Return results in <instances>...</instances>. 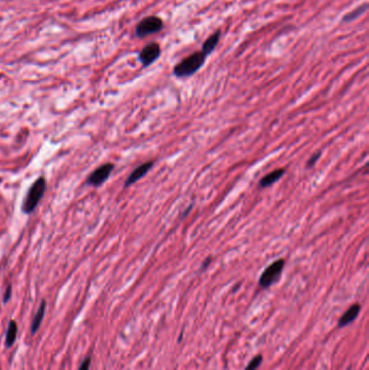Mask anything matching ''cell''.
Wrapping results in <instances>:
<instances>
[{"mask_svg": "<svg viewBox=\"0 0 369 370\" xmlns=\"http://www.w3.org/2000/svg\"><path fill=\"white\" fill-rule=\"evenodd\" d=\"M207 59V56L203 51L192 53L191 56L183 59L180 63L176 64L173 68V74L178 78H186L194 75L196 72L203 67Z\"/></svg>", "mask_w": 369, "mask_h": 370, "instance_id": "1", "label": "cell"}, {"mask_svg": "<svg viewBox=\"0 0 369 370\" xmlns=\"http://www.w3.org/2000/svg\"><path fill=\"white\" fill-rule=\"evenodd\" d=\"M45 190H47V181H45L43 176H40L28 189L24 202H23L22 205V211L25 214L33 213L41 198L43 197Z\"/></svg>", "mask_w": 369, "mask_h": 370, "instance_id": "2", "label": "cell"}, {"mask_svg": "<svg viewBox=\"0 0 369 370\" xmlns=\"http://www.w3.org/2000/svg\"><path fill=\"white\" fill-rule=\"evenodd\" d=\"M163 27H164L163 20L156 17V15H151V17L143 19L139 24H137L135 33L139 38H144L147 36L160 32Z\"/></svg>", "mask_w": 369, "mask_h": 370, "instance_id": "3", "label": "cell"}, {"mask_svg": "<svg viewBox=\"0 0 369 370\" xmlns=\"http://www.w3.org/2000/svg\"><path fill=\"white\" fill-rule=\"evenodd\" d=\"M284 266H285V261L283 259L273 262V263L265 268V271L262 273L260 277L259 285L261 288H268L280 279V276L283 272Z\"/></svg>", "mask_w": 369, "mask_h": 370, "instance_id": "4", "label": "cell"}, {"mask_svg": "<svg viewBox=\"0 0 369 370\" xmlns=\"http://www.w3.org/2000/svg\"><path fill=\"white\" fill-rule=\"evenodd\" d=\"M113 170H114L113 164H104L102 166H100L89 175L87 183L91 185V187H100V185H102L105 181L109 180Z\"/></svg>", "mask_w": 369, "mask_h": 370, "instance_id": "5", "label": "cell"}, {"mask_svg": "<svg viewBox=\"0 0 369 370\" xmlns=\"http://www.w3.org/2000/svg\"><path fill=\"white\" fill-rule=\"evenodd\" d=\"M161 55V50L158 43H150L140 51L139 53V60L142 63L143 66H150L153 64Z\"/></svg>", "mask_w": 369, "mask_h": 370, "instance_id": "6", "label": "cell"}, {"mask_svg": "<svg viewBox=\"0 0 369 370\" xmlns=\"http://www.w3.org/2000/svg\"><path fill=\"white\" fill-rule=\"evenodd\" d=\"M153 165H154L153 161H148V163H144L141 166L137 167L136 169H134L133 172L130 174L129 178L127 179V181L125 183V188L131 187L132 184L136 183L137 181H140L143 176L151 170Z\"/></svg>", "mask_w": 369, "mask_h": 370, "instance_id": "7", "label": "cell"}, {"mask_svg": "<svg viewBox=\"0 0 369 370\" xmlns=\"http://www.w3.org/2000/svg\"><path fill=\"white\" fill-rule=\"evenodd\" d=\"M359 312H360V305L359 304L352 305L349 308V310L341 316L339 321H338V326L342 328V327L350 325V323H352L353 321H354L357 318V316L359 315Z\"/></svg>", "mask_w": 369, "mask_h": 370, "instance_id": "8", "label": "cell"}, {"mask_svg": "<svg viewBox=\"0 0 369 370\" xmlns=\"http://www.w3.org/2000/svg\"><path fill=\"white\" fill-rule=\"evenodd\" d=\"M284 174H285V170H284V169H278V170H274L273 172L266 174L264 178L260 181L259 187L262 189L271 187V185L275 184L276 182H279L283 178Z\"/></svg>", "mask_w": 369, "mask_h": 370, "instance_id": "9", "label": "cell"}, {"mask_svg": "<svg viewBox=\"0 0 369 370\" xmlns=\"http://www.w3.org/2000/svg\"><path fill=\"white\" fill-rule=\"evenodd\" d=\"M220 38H221V30H217L216 33L212 34V35L208 38V39H207V40L204 42V44H203V47H202V50H201V51H203V52L205 53V55H206L207 57H208V56L210 55V53H211L214 49L217 48V45H218V43H219V41H220Z\"/></svg>", "mask_w": 369, "mask_h": 370, "instance_id": "10", "label": "cell"}, {"mask_svg": "<svg viewBox=\"0 0 369 370\" xmlns=\"http://www.w3.org/2000/svg\"><path fill=\"white\" fill-rule=\"evenodd\" d=\"M45 310H47V302H45L43 300V301L40 304V306H39V308H38L35 317H34V320H33V323H32V334H36L38 331V329H39L40 325L42 323V320L44 318Z\"/></svg>", "mask_w": 369, "mask_h": 370, "instance_id": "11", "label": "cell"}, {"mask_svg": "<svg viewBox=\"0 0 369 370\" xmlns=\"http://www.w3.org/2000/svg\"><path fill=\"white\" fill-rule=\"evenodd\" d=\"M17 335H18V325L14 320H11L8 325V329L6 333V346L7 348H11L13 343L17 340Z\"/></svg>", "mask_w": 369, "mask_h": 370, "instance_id": "12", "label": "cell"}, {"mask_svg": "<svg viewBox=\"0 0 369 370\" xmlns=\"http://www.w3.org/2000/svg\"><path fill=\"white\" fill-rule=\"evenodd\" d=\"M367 9H368V5L367 4H364L363 6L357 7L356 9L352 10L351 12L345 14L344 17H343V19H342V22H344V23H350L352 21H355L359 17H362V15L367 11Z\"/></svg>", "mask_w": 369, "mask_h": 370, "instance_id": "13", "label": "cell"}, {"mask_svg": "<svg viewBox=\"0 0 369 370\" xmlns=\"http://www.w3.org/2000/svg\"><path fill=\"white\" fill-rule=\"evenodd\" d=\"M262 360H263L262 355H257L256 357H253L250 360V363L248 364L247 367L245 368V370H257L260 367L261 363H262Z\"/></svg>", "mask_w": 369, "mask_h": 370, "instance_id": "14", "label": "cell"}, {"mask_svg": "<svg viewBox=\"0 0 369 370\" xmlns=\"http://www.w3.org/2000/svg\"><path fill=\"white\" fill-rule=\"evenodd\" d=\"M320 156H321V152H320V151H318V152L315 153L314 155L309 159V161H307L306 167H307V168H312L315 164L317 163V160L319 159V157H320Z\"/></svg>", "mask_w": 369, "mask_h": 370, "instance_id": "15", "label": "cell"}, {"mask_svg": "<svg viewBox=\"0 0 369 370\" xmlns=\"http://www.w3.org/2000/svg\"><path fill=\"white\" fill-rule=\"evenodd\" d=\"M90 367H91V357L88 356L83 359L78 370H90Z\"/></svg>", "mask_w": 369, "mask_h": 370, "instance_id": "16", "label": "cell"}, {"mask_svg": "<svg viewBox=\"0 0 369 370\" xmlns=\"http://www.w3.org/2000/svg\"><path fill=\"white\" fill-rule=\"evenodd\" d=\"M11 294H12V287L11 285L10 286H8L6 291H5V295H4V303H7L8 301H9L10 298H11Z\"/></svg>", "mask_w": 369, "mask_h": 370, "instance_id": "17", "label": "cell"}, {"mask_svg": "<svg viewBox=\"0 0 369 370\" xmlns=\"http://www.w3.org/2000/svg\"><path fill=\"white\" fill-rule=\"evenodd\" d=\"M210 262H211V258H208V259H207V260L204 262V263H203L202 268H201V271H204V269H206L207 267H208V265L210 264Z\"/></svg>", "mask_w": 369, "mask_h": 370, "instance_id": "18", "label": "cell"}]
</instances>
